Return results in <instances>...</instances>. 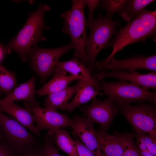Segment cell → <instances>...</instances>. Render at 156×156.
Wrapping results in <instances>:
<instances>
[{"label": "cell", "instance_id": "obj_13", "mask_svg": "<svg viewBox=\"0 0 156 156\" xmlns=\"http://www.w3.org/2000/svg\"><path fill=\"white\" fill-rule=\"evenodd\" d=\"M73 120L72 128L82 143L95 156H103L93 128V122L87 118L78 116H75Z\"/></svg>", "mask_w": 156, "mask_h": 156}, {"label": "cell", "instance_id": "obj_19", "mask_svg": "<svg viewBox=\"0 0 156 156\" xmlns=\"http://www.w3.org/2000/svg\"><path fill=\"white\" fill-rule=\"evenodd\" d=\"M66 73L54 69L52 78L41 88L36 91V94L42 96L59 92L68 86L72 81L78 80L72 75H66Z\"/></svg>", "mask_w": 156, "mask_h": 156}, {"label": "cell", "instance_id": "obj_24", "mask_svg": "<svg viewBox=\"0 0 156 156\" xmlns=\"http://www.w3.org/2000/svg\"><path fill=\"white\" fill-rule=\"evenodd\" d=\"M123 150V156H141L140 151L130 133H118L114 131Z\"/></svg>", "mask_w": 156, "mask_h": 156}, {"label": "cell", "instance_id": "obj_27", "mask_svg": "<svg viewBox=\"0 0 156 156\" xmlns=\"http://www.w3.org/2000/svg\"><path fill=\"white\" fill-rule=\"evenodd\" d=\"M142 133L148 152L156 155V135Z\"/></svg>", "mask_w": 156, "mask_h": 156}, {"label": "cell", "instance_id": "obj_12", "mask_svg": "<svg viewBox=\"0 0 156 156\" xmlns=\"http://www.w3.org/2000/svg\"><path fill=\"white\" fill-rule=\"evenodd\" d=\"M107 77L118 78L120 80L128 81L130 82L145 89H156V72L155 71L146 74H141L136 71L131 72L122 70L106 72L101 71L94 74V79L98 81Z\"/></svg>", "mask_w": 156, "mask_h": 156}, {"label": "cell", "instance_id": "obj_30", "mask_svg": "<svg viewBox=\"0 0 156 156\" xmlns=\"http://www.w3.org/2000/svg\"><path fill=\"white\" fill-rule=\"evenodd\" d=\"M86 5H87L89 10L88 21H92L93 18V14L96 7L98 6L101 0H85Z\"/></svg>", "mask_w": 156, "mask_h": 156}, {"label": "cell", "instance_id": "obj_21", "mask_svg": "<svg viewBox=\"0 0 156 156\" xmlns=\"http://www.w3.org/2000/svg\"><path fill=\"white\" fill-rule=\"evenodd\" d=\"M53 135L55 142L57 146L69 156H79L75 140L65 130L58 128L48 131Z\"/></svg>", "mask_w": 156, "mask_h": 156}, {"label": "cell", "instance_id": "obj_26", "mask_svg": "<svg viewBox=\"0 0 156 156\" xmlns=\"http://www.w3.org/2000/svg\"><path fill=\"white\" fill-rule=\"evenodd\" d=\"M53 134L48 131L44 138V142L38 151L40 156H61L54 146Z\"/></svg>", "mask_w": 156, "mask_h": 156}, {"label": "cell", "instance_id": "obj_11", "mask_svg": "<svg viewBox=\"0 0 156 156\" xmlns=\"http://www.w3.org/2000/svg\"><path fill=\"white\" fill-rule=\"evenodd\" d=\"M30 107L34 117L36 127L39 131L45 129L49 131L62 127H72L73 125V119L65 114L39 106Z\"/></svg>", "mask_w": 156, "mask_h": 156}, {"label": "cell", "instance_id": "obj_33", "mask_svg": "<svg viewBox=\"0 0 156 156\" xmlns=\"http://www.w3.org/2000/svg\"><path fill=\"white\" fill-rule=\"evenodd\" d=\"M140 153L141 156H156V155H154L148 152L140 151Z\"/></svg>", "mask_w": 156, "mask_h": 156}, {"label": "cell", "instance_id": "obj_22", "mask_svg": "<svg viewBox=\"0 0 156 156\" xmlns=\"http://www.w3.org/2000/svg\"><path fill=\"white\" fill-rule=\"evenodd\" d=\"M153 0H129L118 12V15L129 23L134 19Z\"/></svg>", "mask_w": 156, "mask_h": 156}, {"label": "cell", "instance_id": "obj_7", "mask_svg": "<svg viewBox=\"0 0 156 156\" xmlns=\"http://www.w3.org/2000/svg\"><path fill=\"white\" fill-rule=\"evenodd\" d=\"M114 103L135 132L156 135L155 105L150 102L136 105Z\"/></svg>", "mask_w": 156, "mask_h": 156}, {"label": "cell", "instance_id": "obj_3", "mask_svg": "<svg viewBox=\"0 0 156 156\" xmlns=\"http://www.w3.org/2000/svg\"><path fill=\"white\" fill-rule=\"evenodd\" d=\"M86 5L85 0H73L70 9L62 13L60 17L64 23L62 32L70 38V42L74 46V57L89 67L85 46L86 36L84 9Z\"/></svg>", "mask_w": 156, "mask_h": 156}, {"label": "cell", "instance_id": "obj_1", "mask_svg": "<svg viewBox=\"0 0 156 156\" xmlns=\"http://www.w3.org/2000/svg\"><path fill=\"white\" fill-rule=\"evenodd\" d=\"M156 11L144 9L133 20L125 26L121 27L109 43L108 47L113 50L107 57H114L117 52L129 44L144 42L148 38L156 40Z\"/></svg>", "mask_w": 156, "mask_h": 156}, {"label": "cell", "instance_id": "obj_5", "mask_svg": "<svg viewBox=\"0 0 156 156\" xmlns=\"http://www.w3.org/2000/svg\"><path fill=\"white\" fill-rule=\"evenodd\" d=\"M103 91V94L108 96L116 103L130 104L148 101L156 105V92L150 91L126 81L107 82L103 79L98 81Z\"/></svg>", "mask_w": 156, "mask_h": 156}, {"label": "cell", "instance_id": "obj_18", "mask_svg": "<svg viewBox=\"0 0 156 156\" xmlns=\"http://www.w3.org/2000/svg\"><path fill=\"white\" fill-rule=\"evenodd\" d=\"M94 131L103 156H123L122 148L114 134H110L101 128Z\"/></svg>", "mask_w": 156, "mask_h": 156}, {"label": "cell", "instance_id": "obj_4", "mask_svg": "<svg viewBox=\"0 0 156 156\" xmlns=\"http://www.w3.org/2000/svg\"><path fill=\"white\" fill-rule=\"evenodd\" d=\"M85 23L86 27L90 30L85 46L91 72L96 56L101 50L108 47L112 36L117 31L116 28L120 25V21L112 20L103 16L100 12L96 18L91 21L86 19Z\"/></svg>", "mask_w": 156, "mask_h": 156}, {"label": "cell", "instance_id": "obj_34", "mask_svg": "<svg viewBox=\"0 0 156 156\" xmlns=\"http://www.w3.org/2000/svg\"><path fill=\"white\" fill-rule=\"evenodd\" d=\"M4 52L3 48H2L0 46V61L2 59L3 55V53Z\"/></svg>", "mask_w": 156, "mask_h": 156}, {"label": "cell", "instance_id": "obj_32", "mask_svg": "<svg viewBox=\"0 0 156 156\" xmlns=\"http://www.w3.org/2000/svg\"><path fill=\"white\" fill-rule=\"evenodd\" d=\"M34 148L20 155H14V156H40L38 151H37Z\"/></svg>", "mask_w": 156, "mask_h": 156}, {"label": "cell", "instance_id": "obj_23", "mask_svg": "<svg viewBox=\"0 0 156 156\" xmlns=\"http://www.w3.org/2000/svg\"><path fill=\"white\" fill-rule=\"evenodd\" d=\"M16 86L14 73L9 71L0 64V97L3 94L5 96Z\"/></svg>", "mask_w": 156, "mask_h": 156}, {"label": "cell", "instance_id": "obj_16", "mask_svg": "<svg viewBox=\"0 0 156 156\" xmlns=\"http://www.w3.org/2000/svg\"><path fill=\"white\" fill-rule=\"evenodd\" d=\"M35 79L33 76L27 81L16 86L11 92L0 100V102L23 101L27 102L26 105L29 107L39 106V103L34 97Z\"/></svg>", "mask_w": 156, "mask_h": 156}, {"label": "cell", "instance_id": "obj_31", "mask_svg": "<svg viewBox=\"0 0 156 156\" xmlns=\"http://www.w3.org/2000/svg\"><path fill=\"white\" fill-rule=\"evenodd\" d=\"M134 136L136 140V145L139 151L140 152H148L144 143L142 133L135 132Z\"/></svg>", "mask_w": 156, "mask_h": 156}, {"label": "cell", "instance_id": "obj_35", "mask_svg": "<svg viewBox=\"0 0 156 156\" xmlns=\"http://www.w3.org/2000/svg\"><path fill=\"white\" fill-rule=\"evenodd\" d=\"M5 138L3 134L1 132L0 130V142L4 141Z\"/></svg>", "mask_w": 156, "mask_h": 156}, {"label": "cell", "instance_id": "obj_9", "mask_svg": "<svg viewBox=\"0 0 156 156\" xmlns=\"http://www.w3.org/2000/svg\"><path fill=\"white\" fill-rule=\"evenodd\" d=\"M94 68L104 71L111 70L112 72L125 70L131 72L143 69L156 72V55L144 56L137 54L120 60H116L114 57L106 58L101 61L95 62Z\"/></svg>", "mask_w": 156, "mask_h": 156}, {"label": "cell", "instance_id": "obj_8", "mask_svg": "<svg viewBox=\"0 0 156 156\" xmlns=\"http://www.w3.org/2000/svg\"><path fill=\"white\" fill-rule=\"evenodd\" d=\"M0 130L5 142L18 152L25 153L36 147L38 140L12 117L0 111Z\"/></svg>", "mask_w": 156, "mask_h": 156}, {"label": "cell", "instance_id": "obj_6", "mask_svg": "<svg viewBox=\"0 0 156 156\" xmlns=\"http://www.w3.org/2000/svg\"><path fill=\"white\" fill-rule=\"evenodd\" d=\"M73 49L74 45L70 42L55 48H42L36 44L30 49L27 59L30 61L31 68L39 76L41 83H44L53 74L54 69L61 56Z\"/></svg>", "mask_w": 156, "mask_h": 156}, {"label": "cell", "instance_id": "obj_17", "mask_svg": "<svg viewBox=\"0 0 156 156\" xmlns=\"http://www.w3.org/2000/svg\"><path fill=\"white\" fill-rule=\"evenodd\" d=\"M77 80L78 83L73 86H67L59 92L48 95L44 103V108L64 110L69 101L86 82L81 80Z\"/></svg>", "mask_w": 156, "mask_h": 156}, {"label": "cell", "instance_id": "obj_20", "mask_svg": "<svg viewBox=\"0 0 156 156\" xmlns=\"http://www.w3.org/2000/svg\"><path fill=\"white\" fill-rule=\"evenodd\" d=\"M104 95L96 90L91 85L85 82L76 92L72 100L65 106L64 110L72 112L77 107L94 99L97 95Z\"/></svg>", "mask_w": 156, "mask_h": 156}, {"label": "cell", "instance_id": "obj_29", "mask_svg": "<svg viewBox=\"0 0 156 156\" xmlns=\"http://www.w3.org/2000/svg\"><path fill=\"white\" fill-rule=\"evenodd\" d=\"M14 151L5 142H0V156H14Z\"/></svg>", "mask_w": 156, "mask_h": 156}, {"label": "cell", "instance_id": "obj_15", "mask_svg": "<svg viewBox=\"0 0 156 156\" xmlns=\"http://www.w3.org/2000/svg\"><path fill=\"white\" fill-rule=\"evenodd\" d=\"M0 111L6 113L24 127L29 129L34 134L39 136V131L34 124V117L30 107H21L12 102H0Z\"/></svg>", "mask_w": 156, "mask_h": 156}, {"label": "cell", "instance_id": "obj_25", "mask_svg": "<svg viewBox=\"0 0 156 156\" xmlns=\"http://www.w3.org/2000/svg\"><path fill=\"white\" fill-rule=\"evenodd\" d=\"M127 1L128 0H101L98 6L106 11L105 16L111 19L114 14L120 10Z\"/></svg>", "mask_w": 156, "mask_h": 156}, {"label": "cell", "instance_id": "obj_2", "mask_svg": "<svg viewBox=\"0 0 156 156\" xmlns=\"http://www.w3.org/2000/svg\"><path fill=\"white\" fill-rule=\"evenodd\" d=\"M50 9L48 5L41 3L37 10L29 13L28 18L23 28L3 48L4 52L8 53L14 51L23 62L27 61L30 49L38 42L46 40L42 35L43 30L45 29L44 14Z\"/></svg>", "mask_w": 156, "mask_h": 156}, {"label": "cell", "instance_id": "obj_28", "mask_svg": "<svg viewBox=\"0 0 156 156\" xmlns=\"http://www.w3.org/2000/svg\"><path fill=\"white\" fill-rule=\"evenodd\" d=\"M77 150L79 156H95L93 153L87 148L77 139L75 140Z\"/></svg>", "mask_w": 156, "mask_h": 156}, {"label": "cell", "instance_id": "obj_14", "mask_svg": "<svg viewBox=\"0 0 156 156\" xmlns=\"http://www.w3.org/2000/svg\"><path fill=\"white\" fill-rule=\"evenodd\" d=\"M54 68L61 72L68 73L77 78L79 80L85 81L98 92L102 90L98 81H95L91 76L89 68L76 57L66 61H58Z\"/></svg>", "mask_w": 156, "mask_h": 156}, {"label": "cell", "instance_id": "obj_10", "mask_svg": "<svg viewBox=\"0 0 156 156\" xmlns=\"http://www.w3.org/2000/svg\"><path fill=\"white\" fill-rule=\"evenodd\" d=\"M81 109L87 118L106 130L119 111L117 106L109 96L103 100L95 98L90 104L82 106Z\"/></svg>", "mask_w": 156, "mask_h": 156}]
</instances>
